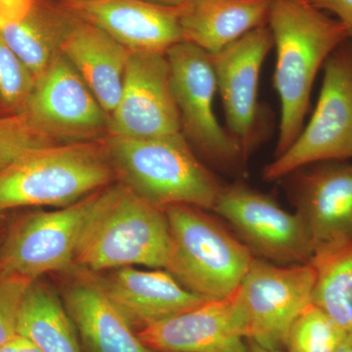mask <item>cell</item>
Wrapping results in <instances>:
<instances>
[{
    "mask_svg": "<svg viewBox=\"0 0 352 352\" xmlns=\"http://www.w3.org/2000/svg\"><path fill=\"white\" fill-rule=\"evenodd\" d=\"M267 25L276 50L273 83L281 110L276 157L305 126L319 71L333 51L351 38L340 21L307 0H271Z\"/></svg>",
    "mask_w": 352,
    "mask_h": 352,
    "instance_id": "obj_1",
    "label": "cell"
},
{
    "mask_svg": "<svg viewBox=\"0 0 352 352\" xmlns=\"http://www.w3.org/2000/svg\"><path fill=\"white\" fill-rule=\"evenodd\" d=\"M170 252L164 210L118 182L102 191L83 229L75 265L92 273L126 266L166 270Z\"/></svg>",
    "mask_w": 352,
    "mask_h": 352,
    "instance_id": "obj_2",
    "label": "cell"
},
{
    "mask_svg": "<svg viewBox=\"0 0 352 352\" xmlns=\"http://www.w3.org/2000/svg\"><path fill=\"white\" fill-rule=\"evenodd\" d=\"M118 182L160 208L188 205L214 210L223 184L180 133L149 138L107 135Z\"/></svg>",
    "mask_w": 352,
    "mask_h": 352,
    "instance_id": "obj_3",
    "label": "cell"
},
{
    "mask_svg": "<svg viewBox=\"0 0 352 352\" xmlns=\"http://www.w3.org/2000/svg\"><path fill=\"white\" fill-rule=\"evenodd\" d=\"M113 179L104 138L38 148L0 170V214L19 208L67 207Z\"/></svg>",
    "mask_w": 352,
    "mask_h": 352,
    "instance_id": "obj_4",
    "label": "cell"
},
{
    "mask_svg": "<svg viewBox=\"0 0 352 352\" xmlns=\"http://www.w3.org/2000/svg\"><path fill=\"white\" fill-rule=\"evenodd\" d=\"M170 232L166 270L205 300H223L237 289L254 254L210 210L188 205L164 208Z\"/></svg>",
    "mask_w": 352,
    "mask_h": 352,
    "instance_id": "obj_5",
    "label": "cell"
},
{
    "mask_svg": "<svg viewBox=\"0 0 352 352\" xmlns=\"http://www.w3.org/2000/svg\"><path fill=\"white\" fill-rule=\"evenodd\" d=\"M314 115L295 142L266 164V182L283 179L309 164L352 161V41L340 44L323 67Z\"/></svg>",
    "mask_w": 352,
    "mask_h": 352,
    "instance_id": "obj_6",
    "label": "cell"
},
{
    "mask_svg": "<svg viewBox=\"0 0 352 352\" xmlns=\"http://www.w3.org/2000/svg\"><path fill=\"white\" fill-rule=\"evenodd\" d=\"M166 57L182 132L190 146L222 173H244L247 157L214 113L217 87L212 56L198 46L182 41L168 51Z\"/></svg>",
    "mask_w": 352,
    "mask_h": 352,
    "instance_id": "obj_7",
    "label": "cell"
},
{
    "mask_svg": "<svg viewBox=\"0 0 352 352\" xmlns=\"http://www.w3.org/2000/svg\"><path fill=\"white\" fill-rule=\"evenodd\" d=\"M315 281L311 263L279 265L254 258L232 294L247 340L266 349H285L294 322L311 305Z\"/></svg>",
    "mask_w": 352,
    "mask_h": 352,
    "instance_id": "obj_8",
    "label": "cell"
},
{
    "mask_svg": "<svg viewBox=\"0 0 352 352\" xmlns=\"http://www.w3.org/2000/svg\"><path fill=\"white\" fill-rule=\"evenodd\" d=\"M103 189L67 207L14 220L0 244V276L36 280L76 266L83 229Z\"/></svg>",
    "mask_w": 352,
    "mask_h": 352,
    "instance_id": "obj_9",
    "label": "cell"
},
{
    "mask_svg": "<svg viewBox=\"0 0 352 352\" xmlns=\"http://www.w3.org/2000/svg\"><path fill=\"white\" fill-rule=\"evenodd\" d=\"M212 212L226 220L254 258L279 265L311 263L314 244L296 212L238 182L223 185Z\"/></svg>",
    "mask_w": 352,
    "mask_h": 352,
    "instance_id": "obj_10",
    "label": "cell"
},
{
    "mask_svg": "<svg viewBox=\"0 0 352 352\" xmlns=\"http://www.w3.org/2000/svg\"><path fill=\"white\" fill-rule=\"evenodd\" d=\"M22 113L56 143L97 140L108 134V113L62 53L36 80Z\"/></svg>",
    "mask_w": 352,
    "mask_h": 352,
    "instance_id": "obj_11",
    "label": "cell"
},
{
    "mask_svg": "<svg viewBox=\"0 0 352 352\" xmlns=\"http://www.w3.org/2000/svg\"><path fill=\"white\" fill-rule=\"evenodd\" d=\"M182 132L166 54L132 53L108 135L149 138Z\"/></svg>",
    "mask_w": 352,
    "mask_h": 352,
    "instance_id": "obj_12",
    "label": "cell"
},
{
    "mask_svg": "<svg viewBox=\"0 0 352 352\" xmlns=\"http://www.w3.org/2000/svg\"><path fill=\"white\" fill-rule=\"evenodd\" d=\"M284 178L311 238L314 258L352 240V161L309 164Z\"/></svg>",
    "mask_w": 352,
    "mask_h": 352,
    "instance_id": "obj_13",
    "label": "cell"
},
{
    "mask_svg": "<svg viewBox=\"0 0 352 352\" xmlns=\"http://www.w3.org/2000/svg\"><path fill=\"white\" fill-rule=\"evenodd\" d=\"M273 47L268 25L248 32L212 56L226 129L249 157L259 138V80L264 60Z\"/></svg>",
    "mask_w": 352,
    "mask_h": 352,
    "instance_id": "obj_14",
    "label": "cell"
},
{
    "mask_svg": "<svg viewBox=\"0 0 352 352\" xmlns=\"http://www.w3.org/2000/svg\"><path fill=\"white\" fill-rule=\"evenodd\" d=\"M64 6L129 52L166 54L183 41L182 6H163L150 0H78Z\"/></svg>",
    "mask_w": 352,
    "mask_h": 352,
    "instance_id": "obj_15",
    "label": "cell"
},
{
    "mask_svg": "<svg viewBox=\"0 0 352 352\" xmlns=\"http://www.w3.org/2000/svg\"><path fill=\"white\" fill-rule=\"evenodd\" d=\"M138 337L157 352H247L244 326L232 295L205 300L193 308L141 329Z\"/></svg>",
    "mask_w": 352,
    "mask_h": 352,
    "instance_id": "obj_16",
    "label": "cell"
},
{
    "mask_svg": "<svg viewBox=\"0 0 352 352\" xmlns=\"http://www.w3.org/2000/svg\"><path fill=\"white\" fill-rule=\"evenodd\" d=\"M111 271L99 281L113 305L139 330L208 300L184 288L164 270L126 266Z\"/></svg>",
    "mask_w": 352,
    "mask_h": 352,
    "instance_id": "obj_17",
    "label": "cell"
},
{
    "mask_svg": "<svg viewBox=\"0 0 352 352\" xmlns=\"http://www.w3.org/2000/svg\"><path fill=\"white\" fill-rule=\"evenodd\" d=\"M63 302L85 352H157L138 337L99 279L85 276L64 289Z\"/></svg>",
    "mask_w": 352,
    "mask_h": 352,
    "instance_id": "obj_18",
    "label": "cell"
},
{
    "mask_svg": "<svg viewBox=\"0 0 352 352\" xmlns=\"http://www.w3.org/2000/svg\"><path fill=\"white\" fill-rule=\"evenodd\" d=\"M60 51L110 117L122 94L129 52L94 25L76 17Z\"/></svg>",
    "mask_w": 352,
    "mask_h": 352,
    "instance_id": "obj_19",
    "label": "cell"
},
{
    "mask_svg": "<svg viewBox=\"0 0 352 352\" xmlns=\"http://www.w3.org/2000/svg\"><path fill=\"white\" fill-rule=\"evenodd\" d=\"M271 0H200L182 7L183 41L210 55L267 25Z\"/></svg>",
    "mask_w": 352,
    "mask_h": 352,
    "instance_id": "obj_20",
    "label": "cell"
},
{
    "mask_svg": "<svg viewBox=\"0 0 352 352\" xmlns=\"http://www.w3.org/2000/svg\"><path fill=\"white\" fill-rule=\"evenodd\" d=\"M76 19L64 4L34 0L23 17L0 29V36L38 80L61 53L60 45Z\"/></svg>",
    "mask_w": 352,
    "mask_h": 352,
    "instance_id": "obj_21",
    "label": "cell"
},
{
    "mask_svg": "<svg viewBox=\"0 0 352 352\" xmlns=\"http://www.w3.org/2000/svg\"><path fill=\"white\" fill-rule=\"evenodd\" d=\"M17 333L41 352H83L63 300L39 279L32 282L25 294Z\"/></svg>",
    "mask_w": 352,
    "mask_h": 352,
    "instance_id": "obj_22",
    "label": "cell"
},
{
    "mask_svg": "<svg viewBox=\"0 0 352 352\" xmlns=\"http://www.w3.org/2000/svg\"><path fill=\"white\" fill-rule=\"evenodd\" d=\"M310 263L316 271L312 305L352 333V240L315 256Z\"/></svg>",
    "mask_w": 352,
    "mask_h": 352,
    "instance_id": "obj_23",
    "label": "cell"
},
{
    "mask_svg": "<svg viewBox=\"0 0 352 352\" xmlns=\"http://www.w3.org/2000/svg\"><path fill=\"white\" fill-rule=\"evenodd\" d=\"M347 335L311 303L289 329L285 349L288 352H337Z\"/></svg>",
    "mask_w": 352,
    "mask_h": 352,
    "instance_id": "obj_24",
    "label": "cell"
},
{
    "mask_svg": "<svg viewBox=\"0 0 352 352\" xmlns=\"http://www.w3.org/2000/svg\"><path fill=\"white\" fill-rule=\"evenodd\" d=\"M36 80L0 36V103L21 113L34 91Z\"/></svg>",
    "mask_w": 352,
    "mask_h": 352,
    "instance_id": "obj_25",
    "label": "cell"
},
{
    "mask_svg": "<svg viewBox=\"0 0 352 352\" xmlns=\"http://www.w3.org/2000/svg\"><path fill=\"white\" fill-rule=\"evenodd\" d=\"M59 144L36 129L24 113L0 118V170L25 153Z\"/></svg>",
    "mask_w": 352,
    "mask_h": 352,
    "instance_id": "obj_26",
    "label": "cell"
},
{
    "mask_svg": "<svg viewBox=\"0 0 352 352\" xmlns=\"http://www.w3.org/2000/svg\"><path fill=\"white\" fill-rule=\"evenodd\" d=\"M32 281L20 276H0V346L17 335L21 308Z\"/></svg>",
    "mask_w": 352,
    "mask_h": 352,
    "instance_id": "obj_27",
    "label": "cell"
},
{
    "mask_svg": "<svg viewBox=\"0 0 352 352\" xmlns=\"http://www.w3.org/2000/svg\"><path fill=\"white\" fill-rule=\"evenodd\" d=\"M319 10L332 15L346 28L352 41V0H307Z\"/></svg>",
    "mask_w": 352,
    "mask_h": 352,
    "instance_id": "obj_28",
    "label": "cell"
},
{
    "mask_svg": "<svg viewBox=\"0 0 352 352\" xmlns=\"http://www.w3.org/2000/svg\"><path fill=\"white\" fill-rule=\"evenodd\" d=\"M34 1V0H0V29L23 17Z\"/></svg>",
    "mask_w": 352,
    "mask_h": 352,
    "instance_id": "obj_29",
    "label": "cell"
},
{
    "mask_svg": "<svg viewBox=\"0 0 352 352\" xmlns=\"http://www.w3.org/2000/svg\"><path fill=\"white\" fill-rule=\"evenodd\" d=\"M0 352H41L32 340L17 333L0 346Z\"/></svg>",
    "mask_w": 352,
    "mask_h": 352,
    "instance_id": "obj_30",
    "label": "cell"
},
{
    "mask_svg": "<svg viewBox=\"0 0 352 352\" xmlns=\"http://www.w3.org/2000/svg\"><path fill=\"white\" fill-rule=\"evenodd\" d=\"M150 1L163 4V6L180 7L188 6V4L193 3V2L200 1V0H150Z\"/></svg>",
    "mask_w": 352,
    "mask_h": 352,
    "instance_id": "obj_31",
    "label": "cell"
},
{
    "mask_svg": "<svg viewBox=\"0 0 352 352\" xmlns=\"http://www.w3.org/2000/svg\"><path fill=\"white\" fill-rule=\"evenodd\" d=\"M247 352H283V351H282L281 349H266V347L259 346V344H256V342H251V340H248Z\"/></svg>",
    "mask_w": 352,
    "mask_h": 352,
    "instance_id": "obj_32",
    "label": "cell"
},
{
    "mask_svg": "<svg viewBox=\"0 0 352 352\" xmlns=\"http://www.w3.org/2000/svg\"><path fill=\"white\" fill-rule=\"evenodd\" d=\"M337 352H352V333L346 336Z\"/></svg>",
    "mask_w": 352,
    "mask_h": 352,
    "instance_id": "obj_33",
    "label": "cell"
},
{
    "mask_svg": "<svg viewBox=\"0 0 352 352\" xmlns=\"http://www.w3.org/2000/svg\"><path fill=\"white\" fill-rule=\"evenodd\" d=\"M52 1L59 2V3L62 4H68L72 3V2L78 1V0H52Z\"/></svg>",
    "mask_w": 352,
    "mask_h": 352,
    "instance_id": "obj_34",
    "label": "cell"
},
{
    "mask_svg": "<svg viewBox=\"0 0 352 352\" xmlns=\"http://www.w3.org/2000/svg\"><path fill=\"white\" fill-rule=\"evenodd\" d=\"M1 220H0V244H1L2 238H3V236L1 235L2 234V228H1Z\"/></svg>",
    "mask_w": 352,
    "mask_h": 352,
    "instance_id": "obj_35",
    "label": "cell"
}]
</instances>
